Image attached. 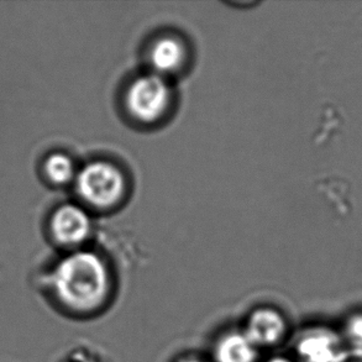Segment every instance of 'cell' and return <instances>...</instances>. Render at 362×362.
Masks as SVG:
<instances>
[{"mask_svg":"<svg viewBox=\"0 0 362 362\" xmlns=\"http://www.w3.org/2000/svg\"><path fill=\"white\" fill-rule=\"evenodd\" d=\"M338 362H362V349L349 346L344 350Z\"/></svg>","mask_w":362,"mask_h":362,"instance_id":"cell-11","label":"cell"},{"mask_svg":"<svg viewBox=\"0 0 362 362\" xmlns=\"http://www.w3.org/2000/svg\"><path fill=\"white\" fill-rule=\"evenodd\" d=\"M259 354L241 328L223 332L211 346L213 362H259Z\"/></svg>","mask_w":362,"mask_h":362,"instance_id":"cell-7","label":"cell"},{"mask_svg":"<svg viewBox=\"0 0 362 362\" xmlns=\"http://www.w3.org/2000/svg\"><path fill=\"white\" fill-rule=\"evenodd\" d=\"M74 187L82 206L95 211H108L124 199L127 180L119 167L97 160L79 168Z\"/></svg>","mask_w":362,"mask_h":362,"instance_id":"cell-2","label":"cell"},{"mask_svg":"<svg viewBox=\"0 0 362 362\" xmlns=\"http://www.w3.org/2000/svg\"><path fill=\"white\" fill-rule=\"evenodd\" d=\"M171 103L168 79L152 72L135 78L125 94L127 113L134 120L146 125L160 122L168 113Z\"/></svg>","mask_w":362,"mask_h":362,"instance_id":"cell-3","label":"cell"},{"mask_svg":"<svg viewBox=\"0 0 362 362\" xmlns=\"http://www.w3.org/2000/svg\"><path fill=\"white\" fill-rule=\"evenodd\" d=\"M93 231L88 209L78 203H62L54 208L47 219L51 241L66 252L84 249Z\"/></svg>","mask_w":362,"mask_h":362,"instance_id":"cell-4","label":"cell"},{"mask_svg":"<svg viewBox=\"0 0 362 362\" xmlns=\"http://www.w3.org/2000/svg\"><path fill=\"white\" fill-rule=\"evenodd\" d=\"M341 335L350 348L362 349V312L351 314L346 319Z\"/></svg>","mask_w":362,"mask_h":362,"instance_id":"cell-10","label":"cell"},{"mask_svg":"<svg viewBox=\"0 0 362 362\" xmlns=\"http://www.w3.org/2000/svg\"><path fill=\"white\" fill-rule=\"evenodd\" d=\"M176 362H208L204 360V358H202L201 356H198V355H185V356H182V358H178Z\"/></svg>","mask_w":362,"mask_h":362,"instance_id":"cell-13","label":"cell"},{"mask_svg":"<svg viewBox=\"0 0 362 362\" xmlns=\"http://www.w3.org/2000/svg\"><path fill=\"white\" fill-rule=\"evenodd\" d=\"M188 52L181 40L175 36H162L151 45L148 51V62L152 74L168 78L180 72L187 62Z\"/></svg>","mask_w":362,"mask_h":362,"instance_id":"cell-8","label":"cell"},{"mask_svg":"<svg viewBox=\"0 0 362 362\" xmlns=\"http://www.w3.org/2000/svg\"><path fill=\"white\" fill-rule=\"evenodd\" d=\"M78 170L74 158L62 151L49 152L40 165L42 180L54 188L74 186Z\"/></svg>","mask_w":362,"mask_h":362,"instance_id":"cell-9","label":"cell"},{"mask_svg":"<svg viewBox=\"0 0 362 362\" xmlns=\"http://www.w3.org/2000/svg\"><path fill=\"white\" fill-rule=\"evenodd\" d=\"M46 284L56 304L74 317H94L108 307L114 277L100 255L82 249L57 259L46 274Z\"/></svg>","mask_w":362,"mask_h":362,"instance_id":"cell-1","label":"cell"},{"mask_svg":"<svg viewBox=\"0 0 362 362\" xmlns=\"http://www.w3.org/2000/svg\"><path fill=\"white\" fill-rule=\"evenodd\" d=\"M241 330L259 351L281 346L289 338L288 318L274 305H259L250 310Z\"/></svg>","mask_w":362,"mask_h":362,"instance_id":"cell-6","label":"cell"},{"mask_svg":"<svg viewBox=\"0 0 362 362\" xmlns=\"http://www.w3.org/2000/svg\"><path fill=\"white\" fill-rule=\"evenodd\" d=\"M345 346L341 333L328 325H308L294 335L293 358L297 362H338Z\"/></svg>","mask_w":362,"mask_h":362,"instance_id":"cell-5","label":"cell"},{"mask_svg":"<svg viewBox=\"0 0 362 362\" xmlns=\"http://www.w3.org/2000/svg\"><path fill=\"white\" fill-rule=\"evenodd\" d=\"M264 362H297L294 360L293 356L288 355H274L271 358L264 360Z\"/></svg>","mask_w":362,"mask_h":362,"instance_id":"cell-12","label":"cell"}]
</instances>
